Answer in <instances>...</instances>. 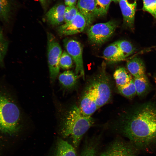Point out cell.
<instances>
[{
    "label": "cell",
    "instance_id": "cell-17",
    "mask_svg": "<svg viewBox=\"0 0 156 156\" xmlns=\"http://www.w3.org/2000/svg\"><path fill=\"white\" fill-rule=\"evenodd\" d=\"M79 77L72 71H66L60 74L58 79L61 86L66 89L73 88L75 86Z\"/></svg>",
    "mask_w": 156,
    "mask_h": 156
},
{
    "label": "cell",
    "instance_id": "cell-18",
    "mask_svg": "<svg viewBox=\"0 0 156 156\" xmlns=\"http://www.w3.org/2000/svg\"><path fill=\"white\" fill-rule=\"evenodd\" d=\"M54 156H77L74 147L62 139L57 143Z\"/></svg>",
    "mask_w": 156,
    "mask_h": 156
},
{
    "label": "cell",
    "instance_id": "cell-13",
    "mask_svg": "<svg viewBox=\"0 0 156 156\" xmlns=\"http://www.w3.org/2000/svg\"><path fill=\"white\" fill-rule=\"evenodd\" d=\"M66 7L58 4L51 8L46 14L48 21L52 25H57L64 21V13Z\"/></svg>",
    "mask_w": 156,
    "mask_h": 156
},
{
    "label": "cell",
    "instance_id": "cell-4",
    "mask_svg": "<svg viewBox=\"0 0 156 156\" xmlns=\"http://www.w3.org/2000/svg\"><path fill=\"white\" fill-rule=\"evenodd\" d=\"M106 67L103 62L100 71L90 79L85 89L94 98L98 109L108 103L112 96L111 82Z\"/></svg>",
    "mask_w": 156,
    "mask_h": 156
},
{
    "label": "cell",
    "instance_id": "cell-30",
    "mask_svg": "<svg viewBox=\"0 0 156 156\" xmlns=\"http://www.w3.org/2000/svg\"><path fill=\"white\" fill-rule=\"evenodd\" d=\"M41 4L43 5L46 4L47 0H39Z\"/></svg>",
    "mask_w": 156,
    "mask_h": 156
},
{
    "label": "cell",
    "instance_id": "cell-21",
    "mask_svg": "<svg viewBox=\"0 0 156 156\" xmlns=\"http://www.w3.org/2000/svg\"><path fill=\"white\" fill-rule=\"evenodd\" d=\"M117 89L120 93L129 99L133 98L137 94L133 79L127 85Z\"/></svg>",
    "mask_w": 156,
    "mask_h": 156
},
{
    "label": "cell",
    "instance_id": "cell-19",
    "mask_svg": "<svg viewBox=\"0 0 156 156\" xmlns=\"http://www.w3.org/2000/svg\"><path fill=\"white\" fill-rule=\"evenodd\" d=\"M12 7V0H0V21L6 23L8 22Z\"/></svg>",
    "mask_w": 156,
    "mask_h": 156
},
{
    "label": "cell",
    "instance_id": "cell-6",
    "mask_svg": "<svg viewBox=\"0 0 156 156\" xmlns=\"http://www.w3.org/2000/svg\"><path fill=\"white\" fill-rule=\"evenodd\" d=\"M48 60L50 77L54 81L59 74L60 61L62 51L54 36L50 33L47 35Z\"/></svg>",
    "mask_w": 156,
    "mask_h": 156
},
{
    "label": "cell",
    "instance_id": "cell-22",
    "mask_svg": "<svg viewBox=\"0 0 156 156\" xmlns=\"http://www.w3.org/2000/svg\"><path fill=\"white\" fill-rule=\"evenodd\" d=\"M112 0H95V9L97 16L105 15L108 11Z\"/></svg>",
    "mask_w": 156,
    "mask_h": 156
},
{
    "label": "cell",
    "instance_id": "cell-28",
    "mask_svg": "<svg viewBox=\"0 0 156 156\" xmlns=\"http://www.w3.org/2000/svg\"><path fill=\"white\" fill-rule=\"evenodd\" d=\"M80 156H96L95 149L91 146L87 147L82 151Z\"/></svg>",
    "mask_w": 156,
    "mask_h": 156
},
{
    "label": "cell",
    "instance_id": "cell-1",
    "mask_svg": "<svg viewBox=\"0 0 156 156\" xmlns=\"http://www.w3.org/2000/svg\"><path fill=\"white\" fill-rule=\"evenodd\" d=\"M118 119L123 133L135 144L145 146L156 142V102L134 106Z\"/></svg>",
    "mask_w": 156,
    "mask_h": 156
},
{
    "label": "cell",
    "instance_id": "cell-25",
    "mask_svg": "<svg viewBox=\"0 0 156 156\" xmlns=\"http://www.w3.org/2000/svg\"><path fill=\"white\" fill-rule=\"evenodd\" d=\"M142 10L150 13L156 19V0H143Z\"/></svg>",
    "mask_w": 156,
    "mask_h": 156
},
{
    "label": "cell",
    "instance_id": "cell-24",
    "mask_svg": "<svg viewBox=\"0 0 156 156\" xmlns=\"http://www.w3.org/2000/svg\"><path fill=\"white\" fill-rule=\"evenodd\" d=\"M9 43L5 38L2 29L0 27V67L4 66L3 60L7 53Z\"/></svg>",
    "mask_w": 156,
    "mask_h": 156
},
{
    "label": "cell",
    "instance_id": "cell-5",
    "mask_svg": "<svg viewBox=\"0 0 156 156\" xmlns=\"http://www.w3.org/2000/svg\"><path fill=\"white\" fill-rule=\"evenodd\" d=\"M117 27L116 23L113 21L93 25L87 31L89 40L94 44L101 45L112 36Z\"/></svg>",
    "mask_w": 156,
    "mask_h": 156
},
{
    "label": "cell",
    "instance_id": "cell-16",
    "mask_svg": "<svg viewBox=\"0 0 156 156\" xmlns=\"http://www.w3.org/2000/svg\"><path fill=\"white\" fill-rule=\"evenodd\" d=\"M113 77L117 88L127 85L133 79L130 73L123 67L117 68L114 72Z\"/></svg>",
    "mask_w": 156,
    "mask_h": 156
},
{
    "label": "cell",
    "instance_id": "cell-20",
    "mask_svg": "<svg viewBox=\"0 0 156 156\" xmlns=\"http://www.w3.org/2000/svg\"><path fill=\"white\" fill-rule=\"evenodd\" d=\"M137 94L139 96L144 95L149 89V82L146 76L133 79Z\"/></svg>",
    "mask_w": 156,
    "mask_h": 156
},
{
    "label": "cell",
    "instance_id": "cell-9",
    "mask_svg": "<svg viewBox=\"0 0 156 156\" xmlns=\"http://www.w3.org/2000/svg\"><path fill=\"white\" fill-rule=\"evenodd\" d=\"M119 2L125 24L129 28L133 29L137 6L136 0L133 1L129 0H120Z\"/></svg>",
    "mask_w": 156,
    "mask_h": 156
},
{
    "label": "cell",
    "instance_id": "cell-11",
    "mask_svg": "<svg viewBox=\"0 0 156 156\" xmlns=\"http://www.w3.org/2000/svg\"><path fill=\"white\" fill-rule=\"evenodd\" d=\"M78 107L83 114L88 116H91L98 109L95 99L86 90L81 98Z\"/></svg>",
    "mask_w": 156,
    "mask_h": 156
},
{
    "label": "cell",
    "instance_id": "cell-14",
    "mask_svg": "<svg viewBox=\"0 0 156 156\" xmlns=\"http://www.w3.org/2000/svg\"><path fill=\"white\" fill-rule=\"evenodd\" d=\"M127 67L134 77L139 78L146 76L144 64L139 57H135L128 60Z\"/></svg>",
    "mask_w": 156,
    "mask_h": 156
},
{
    "label": "cell",
    "instance_id": "cell-2",
    "mask_svg": "<svg viewBox=\"0 0 156 156\" xmlns=\"http://www.w3.org/2000/svg\"><path fill=\"white\" fill-rule=\"evenodd\" d=\"M22 121L21 110L13 95L7 85L0 82V133L16 134Z\"/></svg>",
    "mask_w": 156,
    "mask_h": 156
},
{
    "label": "cell",
    "instance_id": "cell-27",
    "mask_svg": "<svg viewBox=\"0 0 156 156\" xmlns=\"http://www.w3.org/2000/svg\"><path fill=\"white\" fill-rule=\"evenodd\" d=\"M78 10L75 6L66 7L64 13V21L65 23L70 21L77 14Z\"/></svg>",
    "mask_w": 156,
    "mask_h": 156
},
{
    "label": "cell",
    "instance_id": "cell-15",
    "mask_svg": "<svg viewBox=\"0 0 156 156\" xmlns=\"http://www.w3.org/2000/svg\"><path fill=\"white\" fill-rule=\"evenodd\" d=\"M103 57L111 62H116L126 59L122 54L116 42L107 46L103 52Z\"/></svg>",
    "mask_w": 156,
    "mask_h": 156
},
{
    "label": "cell",
    "instance_id": "cell-31",
    "mask_svg": "<svg viewBox=\"0 0 156 156\" xmlns=\"http://www.w3.org/2000/svg\"><path fill=\"white\" fill-rule=\"evenodd\" d=\"M120 0H112V1L114 2H119Z\"/></svg>",
    "mask_w": 156,
    "mask_h": 156
},
{
    "label": "cell",
    "instance_id": "cell-12",
    "mask_svg": "<svg viewBox=\"0 0 156 156\" xmlns=\"http://www.w3.org/2000/svg\"><path fill=\"white\" fill-rule=\"evenodd\" d=\"M101 156H134L131 149L122 142L114 143Z\"/></svg>",
    "mask_w": 156,
    "mask_h": 156
},
{
    "label": "cell",
    "instance_id": "cell-23",
    "mask_svg": "<svg viewBox=\"0 0 156 156\" xmlns=\"http://www.w3.org/2000/svg\"><path fill=\"white\" fill-rule=\"evenodd\" d=\"M116 42L120 51L125 58L134 52L135 48L129 42L126 40H120Z\"/></svg>",
    "mask_w": 156,
    "mask_h": 156
},
{
    "label": "cell",
    "instance_id": "cell-10",
    "mask_svg": "<svg viewBox=\"0 0 156 156\" xmlns=\"http://www.w3.org/2000/svg\"><path fill=\"white\" fill-rule=\"evenodd\" d=\"M95 0H78L77 8L86 19V26L91 24L96 17Z\"/></svg>",
    "mask_w": 156,
    "mask_h": 156
},
{
    "label": "cell",
    "instance_id": "cell-3",
    "mask_svg": "<svg viewBox=\"0 0 156 156\" xmlns=\"http://www.w3.org/2000/svg\"><path fill=\"white\" fill-rule=\"evenodd\" d=\"M94 121L91 116L84 115L78 106L73 105L64 118L61 133L64 137H70L74 146L77 147L82 137L93 124Z\"/></svg>",
    "mask_w": 156,
    "mask_h": 156
},
{
    "label": "cell",
    "instance_id": "cell-7",
    "mask_svg": "<svg viewBox=\"0 0 156 156\" xmlns=\"http://www.w3.org/2000/svg\"><path fill=\"white\" fill-rule=\"evenodd\" d=\"M64 46L67 53L71 57L75 65V74L85 78L82 46L78 41L73 39H65Z\"/></svg>",
    "mask_w": 156,
    "mask_h": 156
},
{
    "label": "cell",
    "instance_id": "cell-26",
    "mask_svg": "<svg viewBox=\"0 0 156 156\" xmlns=\"http://www.w3.org/2000/svg\"><path fill=\"white\" fill-rule=\"evenodd\" d=\"M60 67L63 69H68L73 65L72 59L70 55L66 51L63 52L60 61Z\"/></svg>",
    "mask_w": 156,
    "mask_h": 156
},
{
    "label": "cell",
    "instance_id": "cell-8",
    "mask_svg": "<svg viewBox=\"0 0 156 156\" xmlns=\"http://www.w3.org/2000/svg\"><path fill=\"white\" fill-rule=\"evenodd\" d=\"M86 26V19L79 11L70 21L60 26L58 31L61 35H70L82 32Z\"/></svg>",
    "mask_w": 156,
    "mask_h": 156
},
{
    "label": "cell",
    "instance_id": "cell-29",
    "mask_svg": "<svg viewBox=\"0 0 156 156\" xmlns=\"http://www.w3.org/2000/svg\"><path fill=\"white\" fill-rule=\"evenodd\" d=\"M65 5L68 6H75L77 0H64Z\"/></svg>",
    "mask_w": 156,
    "mask_h": 156
}]
</instances>
